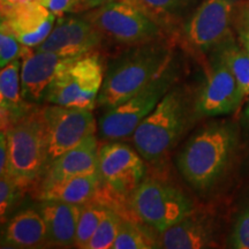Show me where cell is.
Here are the masks:
<instances>
[{"label":"cell","mask_w":249,"mask_h":249,"mask_svg":"<svg viewBox=\"0 0 249 249\" xmlns=\"http://www.w3.org/2000/svg\"><path fill=\"white\" fill-rule=\"evenodd\" d=\"M176 80V71L170 65L163 74L132 97L107 108L99 120V130L103 138L121 140L132 136L140 124L154 111L161 98L174 86Z\"/></svg>","instance_id":"cell-8"},{"label":"cell","mask_w":249,"mask_h":249,"mask_svg":"<svg viewBox=\"0 0 249 249\" xmlns=\"http://www.w3.org/2000/svg\"><path fill=\"white\" fill-rule=\"evenodd\" d=\"M108 208L91 202L81 205V213L77 222L75 245L74 247L87 249L93 233L96 232L102 219L105 217Z\"/></svg>","instance_id":"cell-23"},{"label":"cell","mask_w":249,"mask_h":249,"mask_svg":"<svg viewBox=\"0 0 249 249\" xmlns=\"http://www.w3.org/2000/svg\"><path fill=\"white\" fill-rule=\"evenodd\" d=\"M236 143L231 124L216 123L196 132L177 160L180 173L197 191L210 188L220 178Z\"/></svg>","instance_id":"cell-3"},{"label":"cell","mask_w":249,"mask_h":249,"mask_svg":"<svg viewBox=\"0 0 249 249\" xmlns=\"http://www.w3.org/2000/svg\"><path fill=\"white\" fill-rule=\"evenodd\" d=\"M217 53L226 62L234 75L245 97L249 96V53L244 46H239L230 35L217 46Z\"/></svg>","instance_id":"cell-22"},{"label":"cell","mask_w":249,"mask_h":249,"mask_svg":"<svg viewBox=\"0 0 249 249\" xmlns=\"http://www.w3.org/2000/svg\"><path fill=\"white\" fill-rule=\"evenodd\" d=\"M43 114L48 136L49 163L96 133L92 110L50 104L43 108Z\"/></svg>","instance_id":"cell-9"},{"label":"cell","mask_w":249,"mask_h":249,"mask_svg":"<svg viewBox=\"0 0 249 249\" xmlns=\"http://www.w3.org/2000/svg\"><path fill=\"white\" fill-rule=\"evenodd\" d=\"M98 144L95 134L50 161L39 180L38 191L74 177L98 172Z\"/></svg>","instance_id":"cell-16"},{"label":"cell","mask_w":249,"mask_h":249,"mask_svg":"<svg viewBox=\"0 0 249 249\" xmlns=\"http://www.w3.org/2000/svg\"><path fill=\"white\" fill-rule=\"evenodd\" d=\"M160 234L158 247L165 249L208 248L214 244L213 222L194 213Z\"/></svg>","instance_id":"cell-17"},{"label":"cell","mask_w":249,"mask_h":249,"mask_svg":"<svg viewBox=\"0 0 249 249\" xmlns=\"http://www.w3.org/2000/svg\"><path fill=\"white\" fill-rule=\"evenodd\" d=\"M20 187L17 185L11 177L2 176L0 178V213H1V222L4 223L12 205H13L17 193Z\"/></svg>","instance_id":"cell-29"},{"label":"cell","mask_w":249,"mask_h":249,"mask_svg":"<svg viewBox=\"0 0 249 249\" xmlns=\"http://www.w3.org/2000/svg\"><path fill=\"white\" fill-rule=\"evenodd\" d=\"M102 185L99 173L86 174L62 181L38 191L40 200L61 201L83 205L91 202L98 194Z\"/></svg>","instance_id":"cell-21"},{"label":"cell","mask_w":249,"mask_h":249,"mask_svg":"<svg viewBox=\"0 0 249 249\" xmlns=\"http://www.w3.org/2000/svg\"><path fill=\"white\" fill-rule=\"evenodd\" d=\"M245 118L249 121V102L247 103V107H246V110H245Z\"/></svg>","instance_id":"cell-35"},{"label":"cell","mask_w":249,"mask_h":249,"mask_svg":"<svg viewBox=\"0 0 249 249\" xmlns=\"http://www.w3.org/2000/svg\"><path fill=\"white\" fill-rule=\"evenodd\" d=\"M230 244L236 249H249V208L236 219L230 238Z\"/></svg>","instance_id":"cell-30"},{"label":"cell","mask_w":249,"mask_h":249,"mask_svg":"<svg viewBox=\"0 0 249 249\" xmlns=\"http://www.w3.org/2000/svg\"><path fill=\"white\" fill-rule=\"evenodd\" d=\"M105 1H111V0H105Z\"/></svg>","instance_id":"cell-36"},{"label":"cell","mask_w":249,"mask_h":249,"mask_svg":"<svg viewBox=\"0 0 249 249\" xmlns=\"http://www.w3.org/2000/svg\"><path fill=\"white\" fill-rule=\"evenodd\" d=\"M55 17L60 18L66 14H76L82 12H89L91 9L105 4V0H40Z\"/></svg>","instance_id":"cell-28"},{"label":"cell","mask_w":249,"mask_h":249,"mask_svg":"<svg viewBox=\"0 0 249 249\" xmlns=\"http://www.w3.org/2000/svg\"><path fill=\"white\" fill-rule=\"evenodd\" d=\"M194 113L195 102L192 104L189 93L180 87L171 88L132 135L143 160L161 163L185 134Z\"/></svg>","instance_id":"cell-2"},{"label":"cell","mask_w":249,"mask_h":249,"mask_svg":"<svg viewBox=\"0 0 249 249\" xmlns=\"http://www.w3.org/2000/svg\"><path fill=\"white\" fill-rule=\"evenodd\" d=\"M21 59L1 67L0 71V105H1V130L7 132L22 119L28 112L21 90Z\"/></svg>","instance_id":"cell-19"},{"label":"cell","mask_w":249,"mask_h":249,"mask_svg":"<svg viewBox=\"0 0 249 249\" xmlns=\"http://www.w3.org/2000/svg\"><path fill=\"white\" fill-rule=\"evenodd\" d=\"M55 18L40 2L1 8V24L28 48H37L48 38L54 27Z\"/></svg>","instance_id":"cell-15"},{"label":"cell","mask_w":249,"mask_h":249,"mask_svg":"<svg viewBox=\"0 0 249 249\" xmlns=\"http://www.w3.org/2000/svg\"><path fill=\"white\" fill-rule=\"evenodd\" d=\"M241 18H249V2H247V4L245 5L244 9H242Z\"/></svg>","instance_id":"cell-34"},{"label":"cell","mask_w":249,"mask_h":249,"mask_svg":"<svg viewBox=\"0 0 249 249\" xmlns=\"http://www.w3.org/2000/svg\"><path fill=\"white\" fill-rule=\"evenodd\" d=\"M101 54L93 51L68 62L50 83L44 96L49 104L93 110L105 76Z\"/></svg>","instance_id":"cell-5"},{"label":"cell","mask_w":249,"mask_h":249,"mask_svg":"<svg viewBox=\"0 0 249 249\" xmlns=\"http://www.w3.org/2000/svg\"><path fill=\"white\" fill-rule=\"evenodd\" d=\"M102 182L118 196H130L144 180L145 165L138 150L123 143H107L98 150Z\"/></svg>","instance_id":"cell-10"},{"label":"cell","mask_w":249,"mask_h":249,"mask_svg":"<svg viewBox=\"0 0 249 249\" xmlns=\"http://www.w3.org/2000/svg\"><path fill=\"white\" fill-rule=\"evenodd\" d=\"M9 164V150H8V142L6 132H2L0 135V176H6L8 171Z\"/></svg>","instance_id":"cell-31"},{"label":"cell","mask_w":249,"mask_h":249,"mask_svg":"<svg viewBox=\"0 0 249 249\" xmlns=\"http://www.w3.org/2000/svg\"><path fill=\"white\" fill-rule=\"evenodd\" d=\"M4 244L12 248H39L49 245L48 230L39 211L28 209L15 214L6 225Z\"/></svg>","instance_id":"cell-20"},{"label":"cell","mask_w":249,"mask_h":249,"mask_svg":"<svg viewBox=\"0 0 249 249\" xmlns=\"http://www.w3.org/2000/svg\"><path fill=\"white\" fill-rule=\"evenodd\" d=\"M240 40L242 43V46L247 50L249 53V18H242L240 22Z\"/></svg>","instance_id":"cell-32"},{"label":"cell","mask_w":249,"mask_h":249,"mask_svg":"<svg viewBox=\"0 0 249 249\" xmlns=\"http://www.w3.org/2000/svg\"><path fill=\"white\" fill-rule=\"evenodd\" d=\"M38 211L48 230L49 245L62 248L75 245L81 205L61 201L42 200Z\"/></svg>","instance_id":"cell-18"},{"label":"cell","mask_w":249,"mask_h":249,"mask_svg":"<svg viewBox=\"0 0 249 249\" xmlns=\"http://www.w3.org/2000/svg\"><path fill=\"white\" fill-rule=\"evenodd\" d=\"M9 164L6 176L20 188L38 181L46 165L48 136L43 108L30 111L6 132Z\"/></svg>","instance_id":"cell-4"},{"label":"cell","mask_w":249,"mask_h":249,"mask_svg":"<svg viewBox=\"0 0 249 249\" xmlns=\"http://www.w3.org/2000/svg\"><path fill=\"white\" fill-rule=\"evenodd\" d=\"M141 9L161 27L171 22L176 13L185 7L188 0H123Z\"/></svg>","instance_id":"cell-24"},{"label":"cell","mask_w":249,"mask_h":249,"mask_svg":"<svg viewBox=\"0 0 249 249\" xmlns=\"http://www.w3.org/2000/svg\"><path fill=\"white\" fill-rule=\"evenodd\" d=\"M235 0H204L185 27L187 42L198 51L216 49L230 34Z\"/></svg>","instance_id":"cell-11"},{"label":"cell","mask_w":249,"mask_h":249,"mask_svg":"<svg viewBox=\"0 0 249 249\" xmlns=\"http://www.w3.org/2000/svg\"><path fill=\"white\" fill-rule=\"evenodd\" d=\"M207 82L195 99L197 116L216 117L235 111L245 98L234 75L219 54L213 59Z\"/></svg>","instance_id":"cell-12"},{"label":"cell","mask_w":249,"mask_h":249,"mask_svg":"<svg viewBox=\"0 0 249 249\" xmlns=\"http://www.w3.org/2000/svg\"><path fill=\"white\" fill-rule=\"evenodd\" d=\"M85 17L104 37L119 44L139 46L164 38L163 27L123 0H111L87 12Z\"/></svg>","instance_id":"cell-6"},{"label":"cell","mask_w":249,"mask_h":249,"mask_svg":"<svg viewBox=\"0 0 249 249\" xmlns=\"http://www.w3.org/2000/svg\"><path fill=\"white\" fill-rule=\"evenodd\" d=\"M54 52L31 50L21 59V90L22 97L29 104L44 101L50 83L55 75L74 58Z\"/></svg>","instance_id":"cell-14"},{"label":"cell","mask_w":249,"mask_h":249,"mask_svg":"<svg viewBox=\"0 0 249 249\" xmlns=\"http://www.w3.org/2000/svg\"><path fill=\"white\" fill-rule=\"evenodd\" d=\"M123 218L116 211L108 209L103 218L96 232L93 233L91 240L89 241L87 249H107L112 248L116 241Z\"/></svg>","instance_id":"cell-26"},{"label":"cell","mask_w":249,"mask_h":249,"mask_svg":"<svg viewBox=\"0 0 249 249\" xmlns=\"http://www.w3.org/2000/svg\"><path fill=\"white\" fill-rule=\"evenodd\" d=\"M129 198L135 216L158 233L194 213L193 202L181 191L152 178L143 180Z\"/></svg>","instance_id":"cell-7"},{"label":"cell","mask_w":249,"mask_h":249,"mask_svg":"<svg viewBox=\"0 0 249 249\" xmlns=\"http://www.w3.org/2000/svg\"><path fill=\"white\" fill-rule=\"evenodd\" d=\"M40 0H1V8L12 7V6L30 4V2H39Z\"/></svg>","instance_id":"cell-33"},{"label":"cell","mask_w":249,"mask_h":249,"mask_svg":"<svg viewBox=\"0 0 249 249\" xmlns=\"http://www.w3.org/2000/svg\"><path fill=\"white\" fill-rule=\"evenodd\" d=\"M104 35L83 17H60L50 35L36 50L75 57L97 51Z\"/></svg>","instance_id":"cell-13"},{"label":"cell","mask_w":249,"mask_h":249,"mask_svg":"<svg viewBox=\"0 0 249 249\" xmlns=\"http://www.w3.org/2000/svg\"><path fill=\"white\" fill-rule=\"evenodd\" d=\"M158 239H152L143 227L129 220H123L113 249H150L158 248Z\"/></svg>","instance_id":"cell-25"},{"label":"cell","mask_w":249,"mask_h":249,"mask_svg":"<svg viewBox=\"0 0 249 249\" xmlns=\"http://www.w3.org/2000/svg\"><path fill=\"white\" fill-rule=\"evenodd\" d=\"M171 60V48L161 40L134 46L108 65L97 104L111 108L132 97L163 74Z\"/></svg>","instance_id":"cell-1"},{"label":"cell","mask_w":249,"mask_h":249,"mask_svg":"<svg viewBox=\"0 0 249 249\" xmlns=\"http://www.w3.org/2000/svg\"><path fill=\"white\" fill-rule=\"evenodd\" d=\"M30 48L23 45L4 24H0V66L22 59Z\"/></svg>","instance_id":"cell-27"}]
</instances>
